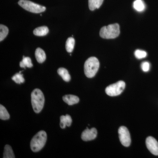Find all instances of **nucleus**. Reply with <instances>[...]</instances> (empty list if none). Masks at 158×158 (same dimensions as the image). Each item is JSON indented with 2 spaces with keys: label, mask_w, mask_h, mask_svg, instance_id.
I'll return each instance as SVG.
<instances>
[{
  "label": "nucleus",
  "mask_w": 158,
  "mask_h": 158,
  "mask_svg": "<svg viewBox=\"0 0 158 158\" xmlns=\"http://www.w3.org/2000/svg\"><path fill=\"white\" fill-rule=\"evenodd\" d=\"M104 0H88L89 8L91 11L98 9L102 6Z\"/></svg>",
  "instance_id": "obj_13"
},
{
  "label": "nucleus",
  "mask_w": 158,
  "mask_h": 158,
  "mask_svg": "<svg viewBox=\"0 0 158 158\" xmlns=\"http://www.w3.org/2000/svg\"><path fill=\"white\" fill-rule=\"evenodd\" d=\"M146 145L151 153L158 156V143L156 139L151 136L148 137L146 139Z\"/></svg>",
  "instance_id": "obj_8"
},
{
  "label": "nucleus",
  "mask_w": 158,
  "mask_h": 158,
  "mask_svg": "<svg viewBox=\"0 0 158 158\" xmlns=\"http://www.w3.org/2000/svg\"><path fill=\"white\" fill-rule=\"evenodd\" d=\"M18 4L23 9L33 13H39L46 10V8L44 6L35 4L28 0H20Z\"/></svg>",
  "instance_id": "obj_5"
},
{
  "label": "nucleus",
  "mask_w": 158,
  "mask_h": 158,
  "mask_svg": "<svg viewBox=\"0 0 158 158\" xmlns=\"http://www.w3.org/2000/svg\"><path fill=\"white\" fill-rule=\"evenodd\" d=\"M21 71L19 73L15 74V75L12 77L11 79L17 84H20L21 83H24L25 81L24 78L23 77V75L21 74Z\"/></svg>",
  "instance_id": "obj_21"
},
{
  "label": "nucleus",
  "mask_w": 158,
  "mask_h": 158,
  "mask_svg": "<svg viewBox=\"0 0 158 158\" xmlns=\"http://www.w3.org/2000/svg\"><path fill=\"white\" fill-rule=\"evenodd\" d=\"M125 83L123 81H119L112 84L106 88V93L110 96H116L119 95L125 88Z\"/></svg>",
  "instance_id": "obj_6"
},
{
  "label": "nucleus",
  "mask_w": 158,
  "mask_h": 158,
  "mask_svg": "<svg viewBox=\"0 0 158 158\" xmlns=\"http://www.w3.org/2000/svg\"><path fill=\"white\" fill-rule=\"evenodd\" d=\"M141 68L143 71L148 72L149 70V63L147 62H144L141 64Z\"/></svg>",
  "instance_id": "obj_24"
},
{
  "label": "nucleus",
  "mask_w": 158,
  "mask_h": 158,
  "mask_svg": "<svg viewBox=\"0 0 158 158\" xmlns=\"http://www.w3.org/2000/svg\"><path fill=\"white\" fill-rule=\"evenodd\" d=\"M48 29L46 26L39 27L35 29L33 31L34 35L37 36H44L48 33Z\"/></svg>",
  "instance_id": "obj_15"
},
{
  "label": "nucleus",
  "mask_w": 158,
  "mask_h": 158,
  "mask_svg": "<svg viewBox=\"0 0 158 158\" xmlns=\"http://www.w3.org/2000/svg\"><path fill=\"white\" fill-rule=\"evenodd\" d=\"M3 158H14L15 156L14 153L12 148L8 144H7L5 146L4 148V153H3Z\"/></svg>",
  "instance_id": "obj_16"
},
{
  "label": "nucleus",
  "mask_w": 158,
  "mask_h": 158,
  "mask_svg": "<svg viewBox=\"0 0 158 158\" xmlns=\"http://www.w3.org/2000/svg\"><path fill=\"white\" fill-rule=\"evenodd\" d=\"M63 101L67 103V104L71 106L78 103L80 101V99L77 96L72 94H67L64 95L62 97Z\"/></svg>",
  "instance_id": "obj_10"
},
{
  "label": "nucleus",
  "mask_w": 158,
  "mask_h": 158,
  "mask_svg": "<svg viewBox=\"0 0 158 158\" xmlns=\"http://www.w3.org/2000/svg\"><path fill=\"white\" fill-rule=\"evenodd\" d=\"M60 126L61 128L65 129L66 126L70 127L72 123L71 117L68 114L60 116Z\"/></svg>",
  "instance_id": "obj_11"
},
{
  "label": "nucleus",
  "mask_w": 158,
  "mask_h": 158,
  "mask_svg": "<svg viewBox=\"0 0 158 158\" xmlns=\"http://www.w3.org/2000/svg\"><path fill=\"white\" fill-rule=\"evenodd\" d=\"M31 104L35 113H39L43 108L44 103V97L39 89H35L31 94Z\"/></svg>",
  "instance_id": "obj_1"
},
{
  "label": "nucleus",
  "mask_w": 158,
  "mask_h": 158,
  "mask_svg": "<svg viewBox=\"0 0 158 158\" xmlns=\"http://www.w3.org/2000/svg\"><path fill=\"white\" fill-rule=\"evenodd\" d=\"M135 56L138 59H141L145 58L147 56V53L144 51L137 50L135 53Z\"/></svg>",
  "instance_id": "obj_23"
},
{
  "label": "nucleus",
  "mask_w": 158,
  "mask_h": 158,
  "mask_svg": "<svg viewBox=\"0 0 158 158\" xmlns=\"http://www.w3.org/2000/svg\"><path fill=\"white\" fill-rule=\"evenodd\" d=\"M120 33L119 26L118 23L105 26L101 29L100 36L104 39H114L118 37Z\"/></svg>",
  "instance_id": "obj_4"
},
{
  "label": "nucleus",
  "mask_w": 158,
  "mask_h": 158,
  "mask_svg": "<svg viewBox=\"0 0 158 158\" xmlns=\"http://www.w3.org/2000/svg\"><path fill=\"white\" fill-rule=\"evenodd\" d=\"M118 137L122 144L125 147H129L131 143V136L127 128L120 127L118 130Z\"/></svg>",
  "instance_id": "obj_7"
},
{
  "label": "nucleus",
  "mask_w": 158,
  "mask_h": 158,
  "mask_svg": "<svg viewBox=\"0 0 158 158\" xmlns=\"http://www.w3.org/2000/svg\"><path fill=\"white\" fill-rule=\"evenodd\" d=\"M33 66V65L31 62V58L29 57H25L23 56L22 61L20 62V66L21 68L25 69L26 67L31 68Z\"/></svg>",
  "instance_id": "obj_17"
},
{
  "label": "nucleus",
  "mask_w": 158,
  "mask_h": 158,
  "mask_svg": "<svg viewBox=\"0 0 158 158\" xmlns=\"http://www.w3.org/2000/svg\"><path fill=\"white\" fill-rule=\"evenodd\" d=\"M58 73L62 77L63 80L65 82H69L71 80V77L68 71L66 69L60 68L57 71Z\"/></svg>",
  "instance_id": "obj_14"
},
{
  "label": "nucleus",
  "mask_w": 158,
  "mask_h": 158,
  "mask_svg": "<svg viewBox=\"0 0 158 158\" xmlns=\"http://www.w3.org/2000/svg\"><path fill=\"white\" fill-rule=\"evenodd\" d=\"M99 65V62L96 57L88 58L84 65V71L86 76L90 78L94 77L98 70Z\"/></svg>",
  "instance_id": "obj_3"
},
{
  "label": "nucleus",
  "mask_w": 158,
  "mask_h": 158,
  "mask_svg": "<svg viewBox=\"0 0 158 158\" xmlns=\"http://www.w3.org/2000/svg\"><path fill=\"white\" fill-rule=\"evenodd\" d=\"M35 56L37 62L40 63L44 62L46 58L45 52L40 48H37L35 51Z\"/></svg>",
  "instance_id": "obj_12"
},
{
  "label": "nucleus",
  "mask_w": 158,
  "mask_h": 158,
  "mask_svg": "<svg viewBox=\"0 0 158 158\" xmlns=\"http://www.w3.org/2000/svg\"><path fill=\"white\" fill-rule=\"evenodd\" d=\"M47 139L45 131H40L32 138L31 142V148L34 152H38L44 147Z\"/></svg>",
  "instance_id": "obj_2"
},
{
  "label": "nucleus",
  "mask_w": 158,
  "mask_h": 158,
  "mask_svg": "<svg viewBox=\"0 0 158 158\" xmlns=\"http://www.w3.org/2000/svg\"><path fill=\"white\" fill-rule=\"evenodd\" d=\"M75 40L73 37H71L68 38L65 44V48L68 52L71 53L73 51L75 45Z\"/></svg>",
  "instance_id": "obj_18"
},
{
  "label": "nucleus",
  "mask_w": 158,
  "mask_h": 158,
  "mask_svg": "<svg viewBox=\"0 0 158 158\" xmlns=\"http://www.w3.org/2000/svg\"><path fill=\"white\" fill-rule=\"evenodd\" d=\"M97 130L95 128L89 129L88 127L82 132L81 138L85 141H91L96 138L97 135Z\"/></svg>",
  "instance_id": "obj_9"
},
{
  "label": "nucleus",
  "mask_w": 158,
  "mask_h": 158,
  "mask_svg": "<svg viewBox=\"0 0 158 158\" xmlns=\"http://www.w3.org/2000/svg\"><path fill=\"white\" fill-rule=\"evenodd\" d=\"M10 118V115L4 106L0 105V118L2 120H7Z\"/></svg>",
  "instance_id": "obj_19"
},
{
  "label": "nucleus",
  "mask_w": 158,
  "mask_h": 158,
  "mask_svg": "<svg viewBox=\"0 0 158 158\" xmlns=\"http://www.w3.org/2000/svg\"><path fill=\"white\" fill-rule=\"evenodd\" d=\"M9 33V29L6 26L0 25V41H2Z\"/></svg>",
  "instance_id": "obj_20"
},
{
  "label": "nucleus",
  "mask_w": 158,
  "mask_h": 158,
  "mask_svg": "<svg viewBox=\"0 0 158 158\" xmlns=\"http://www.w3.org/2000/svg\"><path fill=\"white\" fill-rule=\"evenodd\" d=\"M134 7L138 11H142L144 9V4L141 0H136L134 3Z\"/></svg>",
  "instance_id": "obj_22"
}]
</instances>
